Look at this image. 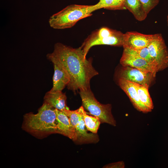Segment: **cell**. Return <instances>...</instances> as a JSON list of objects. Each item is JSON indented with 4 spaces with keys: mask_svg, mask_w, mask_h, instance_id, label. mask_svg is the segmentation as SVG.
<instances>
[{
    "mask_svg": "<svg viewBox=\"0 0 168 168\" xmlns=\"http://www.w3.org/2000/svg\"><path fill=\"white\" fill-rule=\"evenodd\" d=\"M50 61L55 60L66 69L70 77L67 86L75 92L90 88V81L98 72L92 65L91 58L87 59L81 47L73 48L60 43H56L53 52L46 55Z\"/></svg>",
    "mask_w": 168,
    "mask_h": 168,
    "instance_id": "obj_1",
    "label": "cell"
},
{
    "mask_svg": "<svg viewBox=\"0 0 168 168\" xmlns=\"http://www.w3.org/2000/svg\"><path fill=\"white\" fill-rule=\"evenodd\" d=\"M55 109L43 103L38 112H30L23 116L22 129L38 138L56 133L57 121Z\"/></svg>",
    "mask_w": 168,
    "mask_h": 168,
    "instance_id": "obj_2",
    "label": "cell"
},
{
    "mask_svg": "<svg viewBox=\"0 0 168 168\" xmlns=\"http://www.w3.org/2000/svg\"><path fill=\"white\" fill-rule=\"evenodd\" d=\"M98 9L97 3L91 5H70L51 16L49 24L54 29L70 28L80 20L91 16L93 12Z\"/></svg>",
    "mask_w": 168,
    "mask_h": 168,
    "instance_id": "obj_3",
    "label": "cell"
},
{
    "mask_svg": "<svg viewBox=\"0 0 168 168\" xmlns=\"http://www.w3.org/2000/svg\"><path fill=\"white\" fill-rule=\"evenodd\" d=\"M79 93L83 107L91 114L98 118L102 123L116 126V121L112 114L110 104L100 103L96 99L90 88L80 90Z\"/></svg>",
    "mask_w": 168,
    "mask_h": 168,
    "instance_id": "obj_4",
    "label": "cell"
},
{
    "mask_svg": "<svg viewBox=\"0 0 168 168\" xmlns=\"http://www.w3.org/2000/svg\"><path fill=\"white\" fill-rule=\"evenodd\" d=\"M147 48L156 63L158 72L168 67V51L161 34H154Z\"/></svg>",
    "mask_w": 168,
    "mask_h": 168,
    "instance_id": "obj_5",
    "label": "cell"
},
{
    "mask_svg": "<svg viewBox=\"0 0 168 168\" xmlns=\"http://www.w3.org/2000/svg\"><path fill=\"white\" fill-rule=\"evenodd\" d=\"M124 49L120 61L123 66H129L156 75L158 72L156 68L139 56L134 50L127 48Z\"/></svg>",
    "mask_w": 168,
    "mask_h": 168,
    "instance_id": "obj_6",
    "label": "cell"
},
{
    "mask_svg": "<svg viewBox=\"0 0 168 168\" xmlns=\"http://www.w3.org/2000/svg\"><path fill=\"white\" fill-rule=\"evenodd\" d=\"M156 75L131 67L123 66L119 72V78L149 88Z\"/></svg>",
    "mask_w": 168,
    "mask_h": 168,
    "instance_id": "obj_7",
    "label": "cell"
},
{
    "mask_svg": "<svg viewBox=\"0 0 168 168\" xmlns=\"http://www.w3.org/2000/svg\"><path fill=\"white\" fill-rule=\"evenodd\" d=\"M153 35L143 34L136 31L127 32L124 34L123 47L134 50L147 47Z\"/></svg>",
    "mask_w": 168,
    "mask_h": 168,
    "instance_id": "obj_8",
    "label": "cell"
},
{
    "mask_svg": "<svg viewBox=\"0 0 168 168\" xmlns=\"http://www.w3.org/2000/svg\"><path fill=\"white\" fill-rule=\"evenodd\" d=\"M50 61L53 64L54 73L53 78V87L49 91H62L69 83L70 75L66 69L59 63L54 60Z\"/></svg>",
    "mask_w": 168,
    "mask_h": 168,
    "instance_id": "obj_9",
    "label": "cell"
},
{
    "mask_svg": "<svg viewBox=\"0 0 168 168\" xmlns=\"http://www.w3.org/2000/svg\"><path fill=\"white\" fill-rule=\"evenodd\" d=\"M118 83L120 88L128 95L134 106L137 110L143 113L150 112L140 100L136 83L121 78H119Z\"/></svg>",
    "mask_w": 168,
    "mask_h": 168,
    "instance_id": "obj_10",
    "label": "cell"
},
{
    "mask_svg": "<svg viewBox=\"0 0 168 168\" xmlns=\"http://www.w3.org/2000/svg\"><path fill=\"white\" fill-rule=\"evenodd\" d=\"M86 129L82 116L75 128L74 135L72 140L79 144L98 142L99 138L97 133H89Z\"/></svg>",
    "mask_w": 168,
    "mask_h": 168,
    "instance_id": "obj_11",
    "label": "cell"
},
{
    "mask_svg": "<svg viewBox=\"0 0 168 168\" xmlns=\"http://www.w3.org/2000/svg\"><path fill=\"white\" fill-rule=\"evenodd\" d=\"M67 96L62 91L52 92L49 91L45 94L44 98V103L63 111L69 108L67 105Z\"/></svg>",
    "mask_w": 168,
    "mask_h": 168,
    "instance_id": "obj_12",
    "label": "cell"
},
{
    "mask_svg": "<svg viewBox=\"0 0 168 168\" xmlns=\"http://www.w3.org/2000/svg\"><path fill=\"white\" fill-rule=\"evenodd\" d=\"M57 121L56 133L73 139L75 129L72 125L68 117L63 111L55 109Z\"/></svg>",
    "mask_w": 168,
    "mask_h": 168,
    "instance_id": "obj_13",
    "label": "cell"
},
{
    "mask_svg": "<svg viewBox=\"0 0 168 168\" xmlns=\"http://www.w3.org/2000/svg\"><path fill=\"white\" fill-rule=\"evenodd\" d=\"M124 34L115 30L112 34L108 36L100 39L93 42L91 47L99 45H107L114 46H123Z\"/></svg>",
    "mask_w": 168,
    "mask_h": 168,
    "instance_id": "obj_14",
    "label": "cell"
},
{
    "mask_svg": "<svg viewBox=\"0 0 168 168\" xmlns=\"http://www.w3.org/2000/svg\"><path fill=\"white\" fill-rule=\"evenodd\" d=\"M124 7L131 12L138 21H143L147 17V14L139 0H125Z\"/></svg>",
    "mask_w": 168,
    "mask_h": 168,
    "instance_id": "obj_15",
    "label": "cell"
},
{
    "mask_svg": "<svg viewBox=\"0 0 168 168\" xmlns=\"http://www.w3.org/2000/svg\"><path fill=\"white\" fill-rule=\"evenodd\" d=\"M84 121L87 130L97 133L101 122L97 117L88 115L82 106L78 109Z\"/></svg>",
    "mask_w": 168,
    "mask_h": 168,
    "instance_id": "obj_16",
    "label": "cell"
},
{
    "mask_svg": "<svg viewBox=\"0 0 168 168\" xmlns=\"http://www.w3.org/2000/svg\"><path fill=\"white\" fill-rule=\"evenodd\" d=\"M138 97L142 104L150 111L153 109L154 106L148 92L149 88L136 84Z\"/></svg>",
    "mask_w": 168,
    "mask_h": 168,
    "instance_id": "obj_17",
    "label": "cell"
},
{
    "mask_svg": "<svg viewBox=\"0 0 168 168\" xmlns=\"http://www.w3.org/2000/svg\"><path fill=\"white\" fill-rule=\"evenodd\" d=\"M63 112L68 117L71 123L75 129L82 117L78 109L71 110L69 109Z\"/></svg>",
    "mask_w": 168,
    "mask_h": 168,
    "instance_id": "obj_18",
    "label": "cell"
},
{
    "mask_svg": "<svg viewBox=\"0 0 168 168\" xmlns=\"http://www.w3.org/2000/svg\"><path fill=\"white\" fill-rule=\"evenodd\" d=\"M134 50L139 56L145 60L148 63L156 68L158 71L156 63L154 59L150 55L147 47Z\"/></svg>",
    "mask_w": 168,
    "mask_h": 168,
    "instance_id": "obj_19",
    "label": "cell"
},
{
    "mask_svg": "<svg viewBox=\"0 0 168 168\" xmlns=\"http://www.w3.org/2000/svg\"><path fill=\"white\" fill-rule=\"evenodd\" d=\"M147 14L154 8L159 3L160 0H139Z\"/></svg>",
    "mask_w": 168,
    "mask_h": 168,
    "instance_id": "obj_20",
    "label": "cell"
},
{
    "mask_svg": "<svg viewBox=\"0 0 168 168\" xmlns=\"http://www.w3.org/2000/svg\"><path fill=\"white\" fill-rule=\"evenodd\" d=\"M125 0H114L112 5L107 9L119 10L125 9L124 4Z\"/></svg>",
    "mask_w": 168,
    "mask_h": 168,
    "instance_id": "obj_21",
    "label": "cell"
},
{
    "mask_svg": "<svg viewBox=\"0 0 168 168\" xmlns=\"http://www.w3.org/2000/svg\"><path fill=\"white\" fill-rule=\"evenodd\" d=\"M114 0H99L97 3L99 9L104 8L107 9L113 4Z\"/></svg>",
    "mask_w": 168,
    "mask_h": 168,
    "instance_id": "obj_22",
    "label": "cell"
},
{
    "mask_svg": "<svg viewBox=\"0 0 168 168\" xmlns=\"http://www.w3.org/2000/svg\"><path fill=\"white\" fill-rule=\"evenodd\" d=\"M124 162L123 161H120L106 165L103 167L105 168H124Z\"/></svg>",
    "mask_w": 168,
    "mask_h": 168,
    "instance_id": "obj_23",
    "label": "cell"
},
{
    "mask_svg": "<svg viewBox=\"0 0 168 168\" xmlns=\"http://www.w3.org/2000/svg\"><path fill=\"white\" fill-rule=\"evenodd\" d=\"M167 23H168V15L167 16Z\"/></svg>",
    "mask_w": 168,
    "mask_h": 168,
    "instance_id": "obj_24",
    "label": "cell"
}]
</instances>
